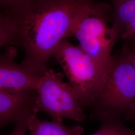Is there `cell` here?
<instances>
[{
	"instance_id": "cell-4",
	"label": "cell",
	"mask_w": 135,
	"mask_h": 135,
	"mask_svg": "<svg viewBox=\"0 0 135 135\" xmlns=\"http://www.w3.org/2000/svg\"><path fill=\"white\" fill-rule=\"evenodd\" d=\"M53 57L75 91L82 108L91 106L104 86L108 70L103 69L79 45L66 39L58 45Z\"/></svg>"
},
{
	"instance_id": "cell-10",
	"label": "cell",
	"mask_w": 135,
	"mask_h": 135,
	"mask_svg": "<svg viewBox=\"0 0 135 135\" xmlns=\"http://www.w3.org/2000/svg\"><path fill=\"white\" fill-rule=\"evenodd\" d=\"M9 46L20 47L17 31L12 16L0 10V49Z\"/></svg>"
},
{
	"instance_id": "cell-11",
	"label": "cell",
	"mask_w": 135,
	"mask_h": 135,
	"mask_svg": "<svg viewBox=\"0 0 135 135\" xmlns=\"http://www.w3.org/2000/svg\"><path fill=\"white\" fill-rule=\"evenodd\" d=\"M100 123V128L92 135H135V130L127 127L122 120Z\"/></svg>"
},
{
	"instance_id": "cell-1",
	"label": "cell",
	"mask_w": 135,
	"mask_h": 135,
	"mask_svg": "<svg viewBox=\"0 0 135 135\" xmlns=\"http://www.w3.org/2000/svg\"><path fill=\"white\" fill-rule=\"evenodd\" d=\"M90 0H34L11 15L24 58L21 64L41 77L60 43L71 37L78 11Z\"/></svg>"
},
{
	"instance_id": "cell-3",
	"label": "cell",
	"mask_w": 135,
	"mask_h": 135,
	"mask_svg": "<svg viewBox=\"0 0 135 135\" xmlns=\"http://www.w3.org/2000/svg\"><path fill=\"white\" fill-rule=\"evenodd\" d=\"M71 37L100 67L108 70L112 52L120 36L112 25L110 5L90 0L78 11Z\"/></svg>"
},
{
	"instance_id": "cell-8",
	"label": "cell",
	"mask_w": 135,
	"mask_h": 135,
	"mask_svg": "<svg viewBox=\"0 0 135 135\" xmlns=\"http://www.w3.org/2000/svg\"><path fill=\"white\" fill-rule=\"evenodd\" d=\"M37 114L32 113L28 117L27 124L30 135H81L84 128L79 125L68 127L58 123L39 119Z\"/></svg>"
},
{
	"instance_id": "cell-5",
	"label": "cell",
	"mask_w": 135,
	"mask_h": 135,
	"mask_svg": "<svg viewBox=\"0 0 135 135\" xmlns=\"http://www.w3.org/2000/svg\"><path fill=\"white\" fill-rule=\"evenodd\" d=\"M64 77L62 73L47 69L39 80L33 112L46 113L58 123H62L65 119L82 123L86 115L75 91L64 81Z\"/></svg>"
},
{
	"instance_id": "cell-15",
	"label": "cell",
	"mask_w": 135,
	"mask_h": 135,
	"mask_svg": "<svg viewBox=\"0 0 135 135\" xmlns=\"http://www.w3.org/2000/svg\"><path fill=\"white\" fill-rule=\"evenodd\" d=\"M135 38V20L132 22L125 32L121 36L120 39L123 41Z\"/></svg>"
},
{
	"instance_id": "cell-9",
	"label": "cell",
	"mask_w": 135,
	"mask_h": 135,
	"mask_svg": "<svg viewBox=\"0 0 135 135\" xmlns=\"http://www.w3.org/2000/svg\"><path fill=\"white\" fill-rule=\"evenodd\" d=\"M112 27L120 38L135 20V0H110Z\"/></svg>"
},
{
	"instance_id": "cell-6",
	"label": "cell",
	"mask_w": 135,
	"mask_h": 135,
	"mask_svg": "<svg viewBox=\"0 0 135 135\" xmlns=\"http://www.w3.org/2000/svg\"><path fill=\"white\" fill-rule=\"evenodd\" d=\"M17 53L16 47L9 46L0 53V90L13 92L36 91L40 77L16 62Z\"/></svg>"
},
{
	"instance_id": "cell-13",
	"label": "cell",
	"mask_w": 135,
	"mask_h": 135,
	"mask_svg": "<svg viewBox=\"0 0 135 135\" xmlns=\"http://www.w3.org/2000/svg\"><path fill=\"white\" fill-rule=\"evenodd\" d=\"M122 49L127 55L135 70V38L124 40Z\"/></svg>"
},
{
	"instance_id": "cell-2",
	"label": "cell",
	"mask_w": 135,
	"mask_h": 135,
	"mask_svg": "<svg viewBox=\"0 0 135 135\" xmlns=\"http://www.w3.org/2000/svg\"><path fill=\"white\" fill-rule=\"evenodd\" d=\"M90 117L100 122L121 120L135 108V70L125 52L112 55L104 86L90 107Z\"/></svg>"
},
{
	"instance_id": "cell-16",
	"label": "cell",
	"mask_w": 135,
	"mask_h": 135,
	"mask_svg": "<svg viewBox=\"0 0 135 135\" xmlns=\"http://www.w3.org/2000/svg\"><path fill=\"white\" fill-rule=\"evenodd\" d=\"M123 121H131L135 123V108L123 118Z\"/></svg>"
},
{
	"instance_id": "cell-7",
	"label": "cell",
	"mask_w": 135,
	"mask_h": 135,
	"mask_svg": "<svg viewBox=\"0 0 135 135\" xmlns=\"http://www.w3.org/2000/svg\"><path fill=\"white\" fill-rule=\"evenodd\" d=\"M37 97L35 90L17 92L0 90V131L33 113Z\"/></svg>"
},
{
	"instance_id": "cell-12",
	"label": "cell",
	"mask_w": 135,
	"mask_h": 135,
	"mask_svg": "<svg viewBox=\"0 0 135 135\" xmlns=\"http://www.w3.org/2000/svg\"><path fill=\"white\" fill-rule=\"evenodd\" d=\"M34 0H0V10L9 14L24 8Z\"/></svg>"
},
{
	"instance_id": "cell-14",
	"label": "cell",
	"mask_w": 135,
	"mask_h": 135,
	"mask_svg": "<svg viewBox=\"0 0 135 135\" xmlns=\"http://www.w3.org/2000/svg\"><path fill=\"white\" fill-rule=\"evenodd\" d=\"M28 117L16 123L13 130L10 133L6 135H27L28 131L27 121Z\"/></svg>"
}]
</instances>
